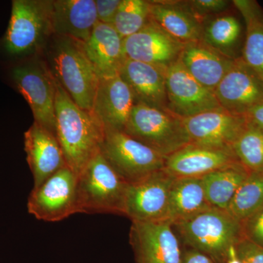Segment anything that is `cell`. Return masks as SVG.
I'll return each instance as SVG.
<instances>
[{
	"label": "cell",
	"mask_w": 263,
	"mask_h": 263,
	"mask_svg": "<svg viewBox=\"0 0 263 263\" xmlns=\"http://www.w3.org/2000/svg\"><path fill=\"white\" fill-rule=\"evenodd\" d=\"M55 116L57 138L66 164L79 176L101 150L103 127L92 114L72 100L57 80Z\"/></svg>",
	"instance_id": "obj_1"
},
{
	"label": "cell",
	"mask_w": 263,
	"mask_h": 263,
	"mask_svg": "<svg viewBox=\"0 0 263 263\" xmlns=\"http://www.w3.org/2000/svg\"><path fill=\"white\" fill-rule=\"evenodd\" d=\"M53 35L51 1L13 0L0 53L8 62L34 56Z\"/></svg>",
	"instance_id": "obj_2"
},
{
	"label": "cell",
	"mask_w": 263,
	"mask_h": 263,
	"mask_svg": "<svg viewBox=\"0 0 263 263\" xmlns=\"http://www.w3.org/2000/svg\"><path fill=\"white\" fill-rule=\"evenodd\" d=\"M51 38L48 56L53 77L81 109L91 113L100 78L83 43L65 36Z\"/></svg>",
	"instance_id": "obj_3"
},
{
	"label": "cell",
	"mask_w": 263,
	"mask_h": 263,
	"mask_svg": "<svg viewBox=\"0 0 263 263\" xmlns=\"http://www.w3.org/2000/svg\"><path fill=\"white\" fill-rule=\"evenodd\" d=\"M173 226L188 248L205 254L215 263H226L230 249L245 237L240 221L228 211L214 207Z\"/></svg>",
	"instance_id": "obj_4"
},
{
	"label": "cell",
	"mask_w": 263,
	"mask_h": 263,
	"mask_svg": "<svg viewBox=\"0 0 263 263\" xmlns=\"http://www.w3.org/2000/svg\"><path fill=\"white\" fill-rule=\"evenodd\" d=\"M10 84L29 104L34 122L56 133V80L49 67L32 57L7 62L5 66Z\"/></svg>",
	"instance_id": "obj_5"
},
{
	"label": "cell",
	"mask_w": 263,
	"mask_h": 263,
	"mask_svg": "<svg viewBox=\"0 0 263 263\" xmlns=\"http://www.w3.org/2000/svg\"><path fill=\"white\" fill-rule=\"evenodd\" d=\"M127 184L100 151L78 176L79 213L123 215Z\"/></svg>",
	"instance_id": "obj_6"
},
{
	"label": "cell",
	"mask_w": 263,
	"mask_h": 263,
	"mask_svg": "<svg viewBox=\"0 0 263 263\" xmlns=\"http://www.w3.org/2000/svg\"><path fill=\"white\" fill-rule=\"evenodd\" d=\"M124 132L165 158L190 143L182 118L144 103L135 104Z\"/></svg>",
	"instance_id": "obj_7"
},
{
	"label": "cell",
	"mask_w": 263,
	"mask_h": 263,
	"mask_svg": "<svg viewBox=\"0 0 263 263\" xmlns=\"http://www.w3.org/2000/svg\"><path fill=\"white\" fill-rule=\"evenodd\" d=\"M101 152L128 183L164 168L165 157L124 131L103 128Z\"/></svg>",
	"instance_id": "obj_8"
},
{
	"label": "cell",
	"mask_w": 263,
	"mask_h": 263,
	"mask_svg": "<svg viewBox=\"0 0 263 263\" xmlns=\"http://www.w3.org/2000/svg\"><path fill=\"white\" fill-rule=\"evenodd\" d=\"M78 176L68 167H62L38 187L33 188L28 197L27 209L36 219L60 221L79 214Z\"/></svg>",
	"instance_id": "obj_9"
},
{
	"label": "cell",
	"mask_w": 263,
	"mask_h": 263,
	"mask_svg": "<svg viewBox=\"0 0 263 263\" xmlns=\"http://www.w3.org/2000/svg\"><path fill=\"white\" fill-rule=\"evenodd\" d=\"M174 179L163 168L128 183L123 215L132 221L164 220Z\"/></svg>",
	"instance_id": "obj_10"
},
{
	"label": "cell",
	"mask_w": 263,
	"mask_h": 263,
	"mask_svg": "<svg viewBox=\"0 0 263 263\" xmlns=\"http://www.w3.org/2000/svg\"><path fill=\"white\" fill-rule=\"evenodd\" d=\"M173 228L164 220L133 221L129 239L136 263H181L182 251Z\"/></svg>",
	"instance_id": "obj_11"
},
{
	"label": "cell",
	"mask_w": 263,
	"mask_h": 263,
	"mask_svg": "<svg viewBox=\"0 0 263 263\" xmlns=\"http://www.w3.org/2000/svg\"><path fill=\"white\" fill-rule=\"evenodd\" d=\"M190 143L217 148H233L247 125L245 116L219 108L183 119Z\"/></svg>",
	"instance_id": "obj_12"
},
{
	"label": "cell",
	"mask_w": 263,
	"mask_h": 263,
	"mask_svg": "<svg viewBox=\"0 0 263 263\" xmlns=\"http://www.w3.org/2000/svg\"><path fill=\"white\" fill-rule=\"evenodd\" d=\"M167 110L185 119L221 108L214 91L188 73L179 61L165 71Z\"/></svg>",
	"instance_id": "obj_13"
},
{
	"label": "cell",
	"mask_w": 263,
	"mask_h": 263,
	"mask_svg": "<svg viewBox=\"0 0 263 263\" xmlns=\"http://www.w3.org/2000/svg\"><path fill=\"white\" fill-rule=\"evenodd\" d=\"M214 93L221 108L245 116L263 102V81L240 58L235 60Z\"/></svg>",
	"instance_id": "obj_14"
},
{
	"label": "cell",
	"mask_w": 263,
	"mask_h": 263,
	"mask_svg": "<svg viewBox=\"0 0 263 263\" xmlns=\"http://www.w3.org/2000/svg\"><path fill=\"white\" fill-rule=\"evenodd\" d=\"M184 45L152 20L139 32L124 39L126 58L166 70L179 62Z\"/></svg>",
	"instance_id": "obj_15"
},
{
	"label": "cell",
	"mask_w": 263,
	"mask_h": 263,
	"mask_svg": "<svg viewBox=\"0 0 263 263\" xmlns=\"http://www.w3.org/2000/svg\"><path fill=\"white\" fill-rule=\"evenodd\" d=\"M136 103L130 88L119 75L100 79L91 114L103 128L124 131Z\"/></svg>",
	"instance_id": "obj_16"
},
{
	"label": "cell",
	"mask_w": 263,
	"mask_h": 263,
	"mask_svg": "<svg viewBox=\"0 0 263 263\" xmlns=\"http://www.w3.org/2000/svg\"><path fill=\"white\" fill-rule=\"evenodd\" d=\"M239 162L233 148H217L189 143L166 157L164 170L175 178H201Z\"/></svg>",
	"instance_id": "obj_17"
},
{
	"label": "cell",
	"mask_w": 263,
	"mask_h": 263,
	"mask_svg": "<svg viewBox=\"0 0 263 263\" xmlns=\"http://www.w3.org/2000/svg\"><path fill=\"white\" fill-rule=\"evenodd\" d=\"M24 150L34 179V188L67 166L57 136L37 122H33L24 133Z\"/></svg>",
	"instance_id": "obj_18"
},
{
	"label": "cell",
	"mask_w": 263,
	"mask_h": 263,
	"mask_svg": "<svg viewBox=\"0 0 263 263\" xmlns=\"http://www.w3.org/2000/svg\"><path fill=\"white\" fill-rule=\"evenodd\" d=\"M245 40V20L234 5L202 22V42L231 60L241 58Z\"/></svg>",
	"instance_id": "obj_19"
},
{
	"label": "cell",
	"mask_w": 263,
	"mask_h": 263,
	"mask_svg": "<svg viewBox=\"0 0 263 263\" xmlns=\"http://www.w3.org/2000/svg\"><path fill=\"white\" fill-rule=\"evenodd\" d=\"M53 35L86 43L98 22L95 0L51 1Z\"/></svg>",
	"instance_id": "obj_20"
},
{
	"label": "cell",
	"mask_w": 263,
	"mask_h": 263,
	"mask_svg": "<svg viewBox=\"0 0 263 263\" xmlns=\"http://www.w3.org/2000/svg\"><path fill=\"white\" fill-rule=\"evenodd\" d=\"M151 18L164 32L182 43L201 41L202 20L186 0L150 1Z\"/></svg>",
	"instance_id": "obj_21"
},
{
	"label": "cell",
	"mask_w": 263,
	"mask_h": 263,
	"mask_svg": "<svg viewBox=\"0 0 263 263\" xmlns=\"http://www.w3.org/2000/svg\"><path fill=\"white\" fill-rule=\"evenodd\" d=\"M83 47L100 79L119 75L127 60L124 40L111 24L98 22Z\"/></svg>",
	"instance_id": "obj_22"
},
{
	"label": "cell",
	"mask_w": 263,
	"mask_h": 263,
	"mask_svg": "<svg viewBox=\"0 0 263 263\" xmlns=\"http://www.w3.org/2000/svg\"><path fill=\"white\" fill-rule=\"evenodd\" d=\"M179 61L195 80L214 91L235 60L198 41L184 44Z\"/></svg>",
	"instance_id": "obj_23"
},
{
	"label": "cell",
	"mask_w": 263,
	"mask_h": 263,
	"mask_svg": "<svg viewBox=\"0 0 263 263\" xmlns=\"http://www.w3.org/2000/svg\"><path fill=\"white\" fill-rule=\"evenodd\" d=\"M165 71L127 59L119 76L130 88L136 103L167 110Z\"/></svg>",
	"instance_id": "obj_24"
},
{
	"label": "cell",
	"mask_w": 263,
	"mask_h": 263,
	"mask_svg": "<svg viewBox=\"0 0 263 263\" xmlns=\"http://www.w3.org/2000/svg\"><path fill=\"white\" fill-rule=\"evenodd\" d=\"M211 207L202 178H175L164 220L175 226Z\"/></svg>",
	"instance_id": "obj_25"
},
{
	"label": "cell",
	"mask_w": 263,
	"mask_h": 263,
	"mask_svg": "<svg viewBox=\"0 0 263 263\" xmlns=\"http://www.w3.org/2000/svg\"><path fill=\"white\" fill-rule=\"evenodd\" d=\"M233 4L246 25L241 58L263 81V8L254 0H234Z\"/></svg>",
	"instance_id": "obj_26"
},
{
	"label": "cell",
	"mask_w": 263,
	"mask_h": 263,
	"mask_svg": "<svg viewBox=\"0 0 263 263\" xmlns=\"http://www.w3.org/2000/svg\"><path fill=\"white\" fill-rule=\"evenodd\" d=\"M249 174L250 172L243 164L236 162L202 176L209 205L216 209L228 210L235 193Z\"/></svg>",
	"instance_id": "obj_27"
},
{
	"label": "cell",
	"mask_w": 263,
	"mask_h": 263,
	"mask_svg": "<svg viewBox=\"0 0 263 263\" xmlns=\"http://www.w3.org/2000/svg\"><path fill=\"white\" fill-rule=\"evenodd\" d=\"M263 205V171L250 172L240 185L228 212L243 223Z\"/></svg>",
	"instance_id": "obj_28"
},
{
	"label": "cell",
	"mask_w": 263,
	"mask_h": 263,
	"mask_svg": "<svg viewBox=\"0 0 263 263\" xmlns=\"http://www.w3.org/2000/svg\"><path fill=\"white\" fill-rule=\"evenodd\" d=\"M150 8V1L147 0H122L112 25L123 40L149 23Z\"/></svg>",
	"instance_id": "obj_29"
},
{
	"label": "cell",
	"mask_w": 263,
	"mask_h": 263,
	"mask_svg": "<svg viewBox=\"0 0 263 263\" xmlns=\"http://www.w3.org/2000/svg\"><path fill=\"white\" fill-rule=\"evenodd\" d=\"M233 150L249 172L263 171V129L247 122L233 145Z\"/></svg>",
	"instance_id": "obj_30"
},
{
	"label": "cell",
	"mask_w": 263,
	"mask_h": 263,
	"mask_svg": "<svg viewBox=\"0 0 263 263\" xmlns=\"http://www.w3.org/2000/svg\"><path fill=\"white\" fill-rule=\"evenodd\" d=\"M194 13L201 18L219 14L230 9L233 6V1L228 0H186Z\"/></svg>",
	"instance_id": "obj_31"
},
{
	"label": "cell",
	"mask_w": 263,
	"mask_h": 263,
	"mask_svg": "<svg viewBox=\"0 0 263 263\" xmlns=\"http://www.w3.org/2000/svg\"><path fill=\"white\" fill-rule=\"evenodd\" d=\"M237 257L241 263H263V247L243 237L235 245Z\"/></svg>",
	"instance_id": "obj_32"
},
{
	"label": "cell",
	"mask_w": 263,
	"mask_h": 263,
	"mask_svg": "<svg viewBox=\"0 0 263 263\" xmlns=\"http://www.w3.org/2000/svg\"><path fill=\"white\" fill-rule=\"evenodd\" d=\"M241 224L243 236L263 247V205Z\"/></svg>",
	"instance_id": "obj_33"
},
{
	"label": "cell",
	"mask_w": 263,
	"mask_h": 263,
	"mask_svg": "<svg viewBox=\"0 0 263 263\" xmlns=\"http://www.w3.org/2000/svg\"><path fill=\"white\" fill-rule=\"evenodd\" d=\"M122 0H95L99 22L113 24Z\"/></svg>",
	"instance_id": "obj_34"
},
{
	"label": "cell",
	"mask_w": 263,
	"mask_h": 263,
	"mask_svg": "<svg viewBox=\"0 0 263 263\" xmlns=\"http://www.w3.org/2000/svg\"><path fill=\"white\" fill-rule=\"evenodd\" d=\"M181 263H215L205 254L193 249H186L182 252Z\"/></svg>",
	"instance_id": "obj_35"
},
{
	"label": "cell",
	"mask_w": 263,
	"mask_h": 263,
	"mask_svg": "<svg viewBox=\"0 0 263 263\" xmlns=\"http://www.w3.org/2000/svg\"><path fill=\"white\" fill-rule=\"evenodd\" d=\"M247 122L263 129V102L245 114Z\"/></svg>",
	"instance_id": "obj_36"
},
{
	"label": "cell",
	"mask_w": 263,
	"mask_h": 263,
	"mask_svg": "<svg viewBox=\"0 0 263 263\" xmlns=\"http://www.w3.org/2000/svg\"><path fill=\"white\" fill-rule=\"evenodd\" d=\"M226 263H241L237 257L236 250H235V247H232L230 250L229 257H228V261Z\"/></svg>",
	"instance_id": "obj_37"
}]
</instances>
